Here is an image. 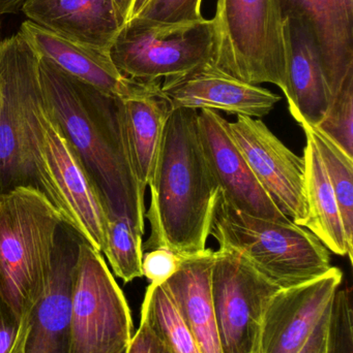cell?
<instances>
[{
    "mask_svg": "<svg viewBox=\"0 0 353 353\" xmlns=\"http://www.w3.org/2000/svg\"><path fill=\"white\" fill-rule=\"evenodd\" d=\"M180 261L182 257L166 247H159L149 250V252L143 255V276L146 277L151 283L162 285L175 274L180 268Z\"/></svg>",
    "mask_w": 353,
    "mask_h": 353,
    "instance_id": "29",
    "label": "cell"
},
{
    "mask_svg": "<svg viewBox=\"0 0 353 353\" xmlns=\"http://www.w3.org/2000/svg\"><path fill=\"white\" fill-rule=\"evenodd\" d=\"M343 280L338 268L312 281L279 290L269 301L257 353H298L332 306Z\"/></svg>",
    "mask_w": 353,
    "mask_h": 353,
    "instance_id": "12",
    "label": "cell"
},
{
    "mask_svg": "<svg viewBox=\"0 0 353 353\" xmlns=\"http://www.w3.org/2000/svg\"><path fill=\"white\" fill-rule=\"evenodd\" d=\"M126 353H171L155 336L145 321H140L138 331L133 336Z\"/></svg>",
    "mask_w": 353,
    "mask_h": 353,
    "instance_id": "31",
    "label": "cell"
},
{
    "mask_svg": "<svg viewBox=\"0 0 353 353\" xmlns=\"http://www.w3.org/2000/svg\"><path fill=\"white\" fill-rule=\"evenodd\" d=\"M30 317L20 319L0 299V353H27Z\"/></svg>",
    "mask_w": 353,
    "mask_h": 353,
    "instance_id": "28",
    "label": "cell"
},
{
    "mask_svg": "<svg viewBox=\"0 0 353 353\" xmlns=\"http://www.w3.org/2000/svg\"><path fill=\"white\" fill-rule=\"evenodd\" d=\"M82 241L72 226L60 224L51 265L31 312L27 353H68L75 270Z\"/></svg>",
    "mask_w": 353,
    "mask_h": 353,
    "instance_id": "13",
    "label": "cell"
},
{
    "mask_svg": "<svg viewBox=\"0 0 353 353\" xmlns=\"http://www.w3.org/2000/svg\"><path fill=\"white\" fill-rule=\"evenodd\" d=\"M198 114L176 108L168 117L149 183L151 236L143 250L166 247L188 257L207 249L221 188L201 145Z\"/></svg>",
    "mask_w": 353,
    "mask_h": 353,
    "instance_id": "2",
    "label": "cell"
},
{
    "mask_svg": "<svg viewBox=\"0 0 353 353\" xmlns=\"http://www.w3.org/2000/svg\"><path fill=\"white\" fill-rule=\"evenodd\" d=\"M19 31L39 57L47 58L66 74L106 94L126 99L140 94L151 84L124 77L109 53L73 43L31 21H24Z\"/></svg>",
    "mask_w": 353,
    "mask_h": 353,
    "instance_id": "17",
    "label": "cell"
},
{
    "mask_svg": "<svg viewBox=\"0 0 353 353\" xmlns=\"http://www.w3.org/2000/svg\"><path fill=\"white\" fill-rule=\"evenodd\" d=\"M109 56L124 77L140 82L184 74L213 59V21L170 24L136 17L120 29Z\"/></svg>",
    "mask_w": 353,
    "mask_h": 353,
    "instance_id": "7",
    "label": "cell"
},
{
    "mask_svg": "<svg viewBox=\"0 0 353 353\" xmlns=\"http://www.w3.org/2000/svg\"><path fill=\"white\" fill-rule=\"evenodd\" d=\"M242 256L219 248L211 294L222 353H257L263 315L279 290Z\"/></svg>",
    "mask_w": 353,
    "mask_h": 353,
    "instance_id": "10",
    "label": "cell"
},
{
    "mask_svg": "<svg viewBox=\"0 0 353 353\" xmlns=\"http://www.w3.org/2000/svg\"><path fill=\"white\" fill-rule=\"evenodd\" d=\"M211 234L280 290L302 285L331 269L327 247L304 226L255 217L220 194Z\"/></svg>",
    "mask_w": 353,
    "mask_h": 353,
    "instance_id": "3",
    "label": "cell"
},
{
    "mask_svg": "<svg viewBox=\"0 0 353 353\" xmlns=\"http://www.w3.org/2000/svg\"><path fill=\"white\" fill-rule=\"evenodd\" d=\"M228 128L257 180L280 211L304 226L308 218L304 157L287 148L261 120L238 115L236 122H228Z\"/></svg>",
    "mask_w": 353,
    "mask_h": 353,
    "instance_id": "11",
    "label": "cell"
},
{
    "mask_svg": "<svg viewBox=\"0 0 353 353\" xmlns=\"http://www.w3.org/2000/svg\"><path fill=\"white\" fill-rule=\"evenodd\" d=\"M161 89L172 109L218 110L252 118L269 115L281 101L279 95L269 89L228 74L213 59L184 74L164 79Z\"/></svg>",
    "mask_w": 353,
    "mask_h": 353,
    "instance_id": "14",
    "label": "cell"
},
{
    "mask_svg": "<svg viewBox=\"0 0 353 353\" xmlns=\"http://www.w3.org/2000/svg\"><path fill=\"white\" fill-rule=\"evenodd\" d=\"M21 10L39 26L105 53L124 26L113 0H27Z\"/></svg>",
    "mask_w": 353,
    "mask_h": 353,
    "instance_id": "18",
    "label": "cell"
},
{
    "mask_svg": "<svg viewBox=\"0 0 353 353\" xmlns=\"http://www.w3.org/2000/svg\"><path fill=\"white\" fill-rule=\"evenodd\" d=\"M198 128L203 151L224 197L249 215L289 221L257 180L230 134L227 120L213 110H199Z\"/></svg>",
    "mask_w": 353,
    "mask_h": 353,
    "instance_id": "15",
    "label": "cell"
},
{
    "mask_svg": "<svg viewBox=\"0 0 353 353\" xmlns=\"http://www.w3.org/2000/svg\"><path fill=\"white\" fill-rule=\"evenodd\" d=\"M1 29H2V24H1V20H0V41H1Z\"/></svg>",
    "mask_w": 353,
    "mask_h": 353,
    "instance_id": "35",
    "label": "cell"
},
{
    "mask_svg": "<svg viewBox=\"0 0 353 353\" xmlns=\"http://www.w3.org/2000/svg\"><path fill=\"white\" fill-rule=\"evenodd\" d=\"M149 1H151V0H135L134 6H133L132 8V14H131V19L138 16Z\"/></svg>",
    "mask_w": 353,
    "mask_h": 353,
    "instance_id": "34",
    "label": "cell"
},
{
    "mask_svg": "<svg viewBox=\"0 0 353 353\" xmlns=\"http://www.w3.org/2000/svg\"><path fill=\"white\" fill-rule=\"evenodd\" d=\"M134 1L135 0H113L114 4H115L116 8H117L118 14H120V19H122L124 25L130 21Z\"/></svg>",
    "mask_w": 353,
    "mask_h": 353,
    "instance_id": "32",
    "label": "cell"
},
{
    "mask_svg": "<svg viewBox=\"0 0 353 353\" xmlns=\"http://www.w3.org/2000/svg\"><path fill=\"white\" fill-rule=\"evenodd\" d=\"M27 0H0V16L17 14Z\"/></svg>",
    "mask_w": 353,
    "mask_h": 353,
    "instance_id": "33",
    "label": "cell"
},
{
    "mask_svg": "<svg viewBox=\"0 0 353 353\" xmlns=\"http://www.w3.org/2000/svg\"><path fill=\"white\" fill-rule=\"evenodd\" d=\"M306 138L303 157L308 218L304 228L310 230L327 250L340 256L347 255L352 263V251L348 246L335 192L314 143L309 137Z\"/></svg>",
    "mask_w": 353,
    "mask_h": 353,
    "instance_id": "22",
    "label": "cell"
},
{
    "mask_svg": "<svg viewBox=\"0 0 353 353\" xmlns=\"http://www.w3.org/2000/svg\"><path fill=\"white\" fill-rule=\"evenodd\" d=\"M215 250L182 257L173 276L162 284L169 294L201 353H222L211 294Z\"/></svg>",
    "mask_w": 353,
    "mask_h": 353,
    "instance_id": "20",
    "label": "cell"
},
{
    "mask_svg": "<svg viewBox=\"0 0 353 353\" xmlns=\"http://www.w3.org/2000/svg\"><path fill=\"white\" fill-rule=\"evenodd\" d=\"M41 97L39 57L19 31L0 41V194L19 187L50 191L33 142Z\"/></svg>",
    "mask_w": 353,
    "mask_h": 353,
    "instance_id": "5",
    "label": "cell"
},
{
    "mask_svg": "<svg viewBox=\"0 0 353 353\" xmlns=\"http://www.w3.org/2000/svg\"><path fill=\"white\" fill-rule=\"evenodd\" d=\"M160 80L140 94L124 99L126 132L135 173L143 190L155 172L164 130L172 108Z\"/></svg>",
    "mask_w": 353,
    "mask_h": 353,
    "instance_id": "21",
    "label": "cell"
},
{
    "mask_svg": "<svg viewBox=\"0 0 353 353\" xmlns=\"http://www.w3.org/2000/svg\"><path fill=\"white\" fill-rule=\"evenodd\" d=\"M318 151L339 205L348 246L353 251V159L318 128L300 124Z\"/></svg>",
    "mask_w": 353,
    "mask_h": 353,
    "instance_id": "24",
    "label": "cell"
},
{
    "mask_svg": "<svg viewBox=\"0 0 353 353\" xmlns=\"http://www.w3.org/2000/svg\"><path fill=\"white\" fill-rule=\"evenodd\" d=\"M315 128L353 159V72L348 74L325 117Z\"/></svg>",
    "mask_w": 353,
    "mask_h": 353,
    "instance_id": "26",
    "label": "cell"
},
{
    "mask_svg": "<svg viewBox=\"0 0 353 353\" xmlns=\"http://www.w3.org/2000/svg\"><path fill=\"white\" fill-rule=\"evenodd\" d=\"M285 18L310 28L323 62L332 101L353 72V0H280Z\"/></svg>",
    "mask_w": 353,
    "mask_h": 353,
    "instance_id": "16",
    "label": "cell"
},
{
    "mask_svg": "<svg viewBox=\"0 0 353 353\" xmlns=\"http://www.w3.org/2000/svg\"><path fill=\"white\" fill-rule=\"evenodd\" d=\"M32 134L52 205L64 222L103 254L109 218L93 183L46 108L43 93L33 112Z\"/></svg>",
    "mask_w": 353,
    "mask_h": 353,
    "instance_id": "9",
    "label": "cell"
},
{
    "mask_svg": "<svg viewBox=\"0 0 353 353\" xmlns=\"http://www.w3.org/2000/svg\"><path fill=\"white\" fill-rule=\"evenodd\" d=\"M142 236L122 218H109L107 244L103 254L112 271L124 283L143 277Z\"/></svg>",
    "mask_w": 353,
    "mask_h": 353,
    "instance_id": "25",
    "label": "cell"
},
{
    "mask_svg": "<svg viewBox=\"0 0 353 353\" xmlns=\"http://www.w3.org/2000/svg\"><path fill=\"white\" fill-rule=\"evenodd\" d=\"M141 321L171 353H201L200 348L163 285L151 283L145 292Z\"/></svg>",
    "mask_w": 353,
    "mask_h": 353,
    "instance_id": "23",
    "label": "cell"
},
{
    "mask_svg": "<svg viewBox=\"0 0 353 353\" xmlns=\"http://www.w3.org/2000/svg\"><path fill=\"white\" fill-rule=\"evenodd\" d=\"M213 21L216 65L252 85L288 92L287 39L280 0H217Z\"/></svg>",
    "mask_w": 353,
    "mask_h": 353,
    "instance_id": "6",
    "label": "cell"
},
{
    "mask_svg": "<svg viewBox=\"0 0 353 353\" xmlns=\"http://www.w3.org/2000/svg\"><path fill=\"white\" fill-rule=\"evenodd\" d=\"M132 337L124 292L103 254L83 240L75 270L68 353H126Z\"/></svg>",
    "mask_w": 353,
    "mask_h": 353,
    "instance_id": "8",
    "label": "cell"
},
{
    "mask_svg": "<svg viewBox=\"0 0 353 353\" xmlns=\"http://www.w3.org/2000/svg\"><path fill=\"white\" fill-rule=\"evenodd\" d=\"M334 304V302H333ZM333 304L325 311L319 323L315 327L304 347L298 353H332L333 352Z\"/></svg>",
    "mask_w": 353,
    "mask_h": 353,
    "instance_id": "30",
    "label": "cell"
},
{
    "mask_svg": "<svg viewBox=\"0 0 353 353\" xmlns=\"http://www.w3.org/2000/svg\"><path fill=\"white\" fill-rule=\"evenodd\" d=\"M39 79L46 108L93 183L108 218L126 219L143 236L145 190L133 165L124 99L70 76L45 57H39Z\"/></svg>",
    "mask_w": 353,
    "mask_h": 353,
    "instance_id": "1",
    "label": "cell"
},
{
    "mask_svg": "<svg viewBox=\"0 0 353 353\" xmlns=\"http://www.w3.org/2000/svg\"><path fill=\"white\" fill-rule=\"evenodd\" d=\"M201 3L202 0H151L137 17L170 24L195 22L203 19Z\"/></svg>",
    "mask_w": 353,
    "mask_h": 353,
    "instance_id": "27",
    "label": "cell"
},
{
    "mask_svg": "<svg viewBox=\"0 0 353 353\" xmlns=\"http://www.w3.org/2000/svg\"><path fill=\"white\" fill-rule=\"evenodd\" d=\"M61 215L41 191L0 194V299L30 317L50 270Z\"/></svg>",
    "mask_w": 353,
    "mask_h": 353,
    "instance_id": "4",
    "label": "cell"
},
{
    "mask_svg": "<svg viewBox=\"0 0 353 353\" xmlns=\"http://www.w3.org/2000/svg\"><path fill=\"white\" fill-rule=\"evenodd\" d=\"M285 29L288 107L298 123L317 126L332 103L321 54L310 28L302 20L285 18Z\"/></svg>",
    "mask_w": 353,
    "mask_h": 353,
    "instance_id": "19",
    "label": "cell"
}]
</instances>
